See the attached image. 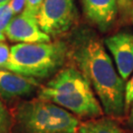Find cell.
<instances>
[{
    "mask_svg": "<svg viewBox=\"0 0 133 133\" xmlns=\"http://www.w3.org/2000/svg\"><path fill=\"white\" fill-rule=\"evenodd\" d=\"M38 80L16 73V72L0 68V97L5 101L21 99L31 96L39 89Z\"/></svg>",
    "mask_w": 133,
    "mask_h": 133,
    "instance_id": "obj_8",
    "label": "cell"
},
{
    "mask_svg": "<svg viewBox=\"0 0 133 133\" xmlns=\"http://www.w3.org/2000/svg\"><path fill=\"white\" fill-rule=\"evenodd\" d=\"M26 2H27V0H11L10 1L9 5L14 13V16L20 14L24 11L25 7H26Z\"/></svg>",
    "mask_w": 133,
    "mask_h": 133,
    "instance_id": "obj_16",
    "label": "cell"
},
{
    "mask_svg": "<svg viewBox=\"0 0 133 133\" xmlns=\"http://www.w3.org/2000/svg\"><path fill=\"white\" fill-rule=\"evenodd\" d=\"M77 18L74 0H44L37 15L39 28L50 38L70 31Z\"/></svg>",
    "mask_w": 133,
    "mask_h": 133,
    "instance_id": "obj_5",
    "label": "cell"
},
{
    "mask_svg": "<svg viewBox=\"0 0 133 133\" xmlns=\"http://www.w3.org/2000/svg\"><path fill=\"white\" fill-rule=\"evenodd\" d=\"M78 133H124L111 117H98L81 122Z\"/></svg>",
    "mask_w": 133,
    "mask_h": 133,
    "instance_id": "obj_10",
    "label": "cell"
},
{
    "mask_svg": "<svg viewBox=\"0 0 133 133\" xmlns=\"http://www.w3.org/2000/svg\"><path fill=\"white\" fill-rule=\"evenodd\" d=\"M10 49L9 70L37 80L57 73L68 58V44L63 41L17 43Z\"/></svg>",
    "mask_w": 133,
    "mask_h": 133,
    "instance_id": "obj_4",
    "label": "cell"
},
{
    "mask_svg": "<svg viewBox=\"0 0 133 133\" xmlns=\"http://www.w3.org/2000/svg\"><path fill=\"white\" fill-rule=\"evenodd\" d=\"M38 99L53 103L77 117L93 119L102 117L104 114L95 92L74 64L62 67L48 82L41 86Z\"/></svg>",
    "mask_w": 133,
    "mask_h": 133,
    "instance_id": "obj_2",
    "label": "cell"
},
{
    "mask_svg": "<svg viewBox=\"0 0 133 133\" xmlns=\"http://www.w3.org/2000/svg\"><path fill=\"white\" fill-rule=\"evenodd\" d=\"M13 17L14 13L9 4L0 6V42H4L6 39L5 31Z\"/></svg>",
    "mask_w": 133,
    "mask_h": 133,
    "instance_id": "obj_11",
    "label": "cell"
},
{
    "mask_svg": "<svg viewBox=\"0 0 133 133\" xmlns=\"http://www.w3.org/2000/svg\"><path fill=\"white\" fill-rule=\"evenodd\" d=\"M13 116L0 101V133H12Z\"/></svg>",
    "mask_w": 133,
    "mask_h": 133,
    "instance_id": "obj_12",
    "label": "cell"
},
{
    "mask_svg": "<svg viewBox=\"0 0 133 133\" xmlns=\"http://www.w3.org/2000/svg\"><path fill=\"white\" fill-rule=\"evenodd\" d=\"M12 133H78L80 120L48 101H23L13 110Z\"/></svg>",
    "mask_w": 133,
    "mask_h": 133,
    "instance_id": "obj_3",
    "label": "cell"
},
{
    "mask_svg": "<svg viewBox=\"0 0 133 133\" xmlns=\"http://www.w3.org/2000/svg\"><path fill=\"white\" fill-rule=\"evenodd\" d=\"M104 43L114 57L118 74L127 81L133 73V34L118 32L107 37Z\"/></svg>",
    "mask_w": 133,
    "mask_h": 133,
    "instance_id": "obj_7",
    "label": "cell"
},
{
    "mask_svg": "<svg viewBox=\"0 0 133 133\" xmlns=\"http://www.w3.org/2000/svg\"><path fill=\"white\" fill-rule=\"evenodd\" d=\"M87 20L105 33L114 26L118 13V0H81Z\"/></svg>",
    "mask_w": 133,
    "mask_h": 133,
    "instance_id": "obj_9",
    "label": "cell"
},
{
    "mask_svg": "<svg viewBox=\"0 0 133 133\" xmlns=\"http://www.w3.org/2000/svg\"><path fill=\"white\" fill-rule=\"evenodd\" d=\"M127 123L128 126L133 130V103L130 105V110H129V115L128 119H127Z\"/></svg>",
    "mask_w": 133,
    "mask_h": 133,
    "instance_id": "obj_17",
    "label": "cell"
},
{
    "mask_svg": "<svg viewBox=\"0 0 133 133\" xmlns=\"http://www.w3.org/2000/svg\"><path fill=\"white\" fill-rule=\"evenodd\" d=\"M118 1H122L124 3H129V2H133V0H118Z\"/></svg>",
    "mask_w": 133,
    "mask_h": 133,
    "instance_id": "obj_19",
    "label": "cell"
},
{
    "mask_svg": "<svg viewBox=\"0 0 133 133\" xmlns=\"http://www.w3.org/2000/svg\"><path fill=\"white\" fill-rule=\"evenodd\" d=\"M133 103V75L127 81L125 85V109L128 110V108Z\"/></svg>",
    "mask_w": 133,
    "mask_h": 133,
    "instance_id": "obj_15",
    "label": "cell"
},
{
    "mask_svg": "<svg viewBox=\"0 0 133 133\" xmlns=\"http://www.w3.org/2000/svg\"><path fill=\"white\" fill-rule=\"evenodd\" d=\"M131 20H132V23H133V6H132V11H131Z\"/></svg>",
    "mask_w": 133,
    "mask_h": 133,
    "instance_id": "obj_20",
    "label": "cell"
},
{
    "mask_svg": "<svg viewBox=\"0 0 133 133\" xmlns=\"http://www.w3.org/2000/svg\"><path fill=\"white\" fill-rule=\"evenodd\" d=\"M11 0H0V6H3V5L9 4V2Z\"/></svg>",
    "mask_w": 133,
    "mask_h": 133,
    "instance_id": "obj_18",
    "label": "cell"
},
{
    "mask_svg": "<svg viewBox=\"0 0 133 133\" xmlns=\"http://www.w3.org/2000/svg\"><path fill=\"white\" fill-rule=\"evenodd\" d=\"M10 57H11L10 48L4 42H0V68L9 69Z\"/></svg>",
    "mask_w": 133,
    "mask_h": 133,
    "instance_id": "obj_13",
    "label": "cell"
},
{
    "mask_svg": "<svg viewBox=\"0 0 133 133\" xmlns=\"http://www.w3.org/2000/svg\"><path fill=\"white\" fill-rule=\"evenodd\" d=\"M67 44L68 57L89 82L104 112L111 118L122 117L126 111V83L97 34L88 28L78 29Z\"/></svg>",
    "mask_w": 133,
    "mask_h": 133,
    "instance_id": "obj_1",
    "label": "cell"
},
{
    "mask_svg": "<svg viewBox=\"0 0 133 133\" xmlns=\"http://www.w3.org/2000/svg\"><path fill=\"white\" fill-rule=\"evenodd\" d=\"M43 1L44 0H27L24 11L29 13V14L37 17V15L38 13V10L41 8V6H42Z\"/></svg>",
    "mask_w": 133,
    "mask_h": 133,
    "instance_id": "obj_14",
    "label": "cell"
},
{
    "mask_svg": "<svg viewBox=\"0 0 133 133\" xmlns=\"http://www.w3.org/2000/svg\"><path fill=\"white\" fill-rule=\"evenodd\" d=\"M6 38L18 43H48L51 38L39 28L36 16L23 11L15 15L5 31Z\"/></svg>",
    "mask_w": 133,
    "mask_h": 133,
    "instance_id": "obj_6",
    "label": "cell"
}]
</instances>
